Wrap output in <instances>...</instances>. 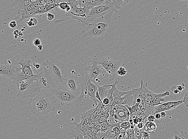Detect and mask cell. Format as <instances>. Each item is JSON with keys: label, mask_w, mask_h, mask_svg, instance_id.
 Returning <instances> with one entry per match:
<instances>
[{"label": "cell", "mask_w": 188, "mask_h": 139, "mask_svg": "<svg viewBox=\"0 0 188 139\" xmlns=\"http://www.w3.org/2000/svg\"><path fill=\"white\" fill-rule=\"evenodd\" d=\"M56 102L50 91L41 89L35 97L30 100L28 106L30 111L40 118L55 111Z\"/></svg>", "instance_id": "6da1fadb"}, {"label": "cell", "mask_w": 188, "mask_h": 139, "mask_svg": "<svg viewBox=\"0 0 188 139\" xmlns=\"http://www.w3.org/2000/svg\"><path fill=\"white\" fill-rule=\"evenodd\" d=\"M118 12L119 11L116 9L112 0H109L106 4L95 6L92 8L82 25L83 26H88L93 23L96 20L104 17L109 12L118 13Z\"/></svg>", "instance_id": "7a4b0ae2"}, {"label": "cell", "mask_w": 188, "mask_h": 139, "mask_svg": "<svg viewBox=\"0 0 188 139\" xmlns=\"http://www.w3.org/2000/svg\"><path fill=\"white\" fill-rule=\"evenodd\" d=\"M18 88L17 98L30 100L41 91L42 89L33 79L24 80L20 84Z\"/></svg>", "instance_id": "3957f363"}, {"label": "cell", "mask_w": 188, "mask_h": 139, "mask_svg": "<svg viewBox=\"0 0 188 139\" xmlns=\"http://www.w3.org/2000/svg\"><path fill=\"white\" fill-rule=\"evenodd\" d=\"M56 101H58L61 105L74 103L79 95L67 89L63 85H56L52 88L50 91Z\"/></svg>", "instance_id": "277c9868"}, {"label": "cell", "mask_w": 188, "mask_h": 139, "mask_svg": "<svg viewBox=\"0 0 188 139\" xmlns=\"http://www.w3.org/2000/svg\"><path fill=\"white\" fill-rule=\"evenodd\" d=\"M43 65L51 72L56 85H61V83H63L65 78L62 74L63 64L60 61L51 59H47L43 62Z\"/></svg>", "instance_id": "5b68a950"}, {"label": "cell", "mask_w": 188, "mask_h": 139, "mask_svg": "<svg viewBox=\"0 0 188 139\" xmlns=\"http://www.w3.org/2000/svg\"><path fill=\"white\" fill-rule=\"evenodd\" d=\"M44 71L42 72L41 77L37 82L42 89L52 88L56 86L55 81L52 77L51 72L47 68L43 67Z\"/></svg>", "instance_id": "8992f818"}, {"label": "cell", "mask_w": 188, "mask_h": 139, "mask_svg": "<svg viewBox=\"0 0 188 139\" xmlns=\"http://www.w3.org/2000/svg\"><path fill=\"white\" fill-rule=\"evenodd\" d=\"M31 59H22L19 62L18 64L21 66V69L26 77L29 79H33L36 82H38L41 77L42 72L34 74L31 67Z\"/></svg>", "instance_id": "52a82bcc"}, {"label": "cell", "mask_w": 188, "mask_h": 139, "mask_svg": "<svg viewBox=\"0 0 188 139\" xmlns=\"http://www.w3.org/2000/svg\"><path fill=\"white\" fill-rule=\"evenodd\" d=\"M114 107L115 111L114 117L118 123L129 121L130 118V113L126 106L122 104H116Z\"/></svg>", "instance_id": "ba28073f"}, {"label": "cell", "mask_w": 188, "mask_h": 139, "mask_svg": "<svg viewBox=\"0 0 188 139\" xmlns=\"http://www.w3.org/2000/svg\"><path fill=\"white\" fill-rule=\"evenodd\" d=\"M85 69L88 73L90 81L95 84L96 83V80L97 77L100 76L104 68L96 60L91 61V65L87 67Z\"/></svg>", "instance_id": "9c48e42d"}, {"label": "cell", "mask_w": 188, "mask_h": 139, "mask_svg": "<svg viewBox=\"0 0 188 139\" xmlns=\"http://www.w3.org/2000/svg\"><path fill=\"white\" fill-rule=\"evenodd\" d=\"M31 4L30 0H11V7L17 18L20 19L23 10Z\"/></svg>", "instance_id": "30bf717a"}, {"label": "cell", "mask_w": 188, "mask_h": 139, "mask_svg": "<svg viewBox=\"0 0 188 139\" xmlns=\"http://www.w3.org/2000/svg\"><path fill=\"white\" fill-rule=\"evenodd\" d=\"M21 70V67L14 65H0V75L3 77L11 80H13Z\"/></svg>", "instance_id": "8fae6325"}, {"label": "cell", "mask_w": 188, "mask_h": 139, "mask_svg": "<svg viewBox=\"0 0 188 139\" xmlns=\"http://www.w3.org/2000/svg\"><path fill=\"white\" fill-rule=\"evenodd\" d=\"M106 31L104 30H100L91 25H89L85 30L82 31L81 33L84 38L87 37H98L104 35Z\"/></svg>", "instance_id": "7c38bea8"}, {"label": "cell", "mask_w": 188, "mask_h": 139, "mask_svg": "<svg viewBox=\"0 0 188 139\" xmlns=\"http://www.w3.org/2000/svg\"><path fill=\"white\" fill-rule=\"evenodd\" d=\"M63 85L68 90L76 93L79 85V78L77 76H70L65 78Z\"/></svg>", "instance_id": "4fadbf2b"}, {"label": "cell", "mask_w": 188, "mask_h": 139, "mask_svg": "<svg viewBox=\"0 0 188 139\" xmlns=\"http://www.w3.org/2000/svg\"><path fill=\"white\" fill-rule=\"evenodd\" d=\"M98 90V87L97 85L91 81H89L85 93V98L91 99L96 106L100 102L98 99L96 98V92Z\"/></svg>", "instance_id": "5bb4252c"}, {"label": "cell", "mask_w": 188, "mask_h": 139, "mask_svg": "<svg viewBox=\"0 0 188 139\" xmlns=\"http://www.w3.org/2000/svg\"><path fill=\"white\" fill-rule=\"evenodd\" d=\"M111 58L109 57H103L102 59L100 60H97L99 64L101 65L103 68L106 71L109 76L111 74L112 69L111 64Z\"/></svg>", "instance_id": "9a60e30c"}, {"label": "cell", "mask_w": 188, "mask_h": 139, "mask_svg": "<svg viewBox=\"0 0 188 139\" xmlns=\"http://www.w3.org/2000/svg\"><path fill=\"white\" fill-rule=\"evenodd\" d=\"M111 64L112 71L109 76V81H112L115 78L117 75H118L117 71L119 68L122 66L121 61H116L112 59H111Z\"/></svg>", "instance_id": "2e32d148"}, {"label": "cell", "mask_w": 188, "mask_h": 139, "mask_svg": "<svg viewBox=\"0 0 188 139\" xmlns=\"http://www.w3.org/2000/svg\"><path fill=\"white\" fill-rule=\"evenodd\" d=\"M128 91L122 92L116 89L113 93V98L115 102L114 105L122 104L124 101V98Z\"/></svg>", "instance_id": "e0dca14e"}, {"label": "cell", "mask_w": 188, "mask_h": 139, "mask_svg": "<svg viewBox=\"0 0 188 139\" xmlns=\"http://www.w3.org/2000/svg\"><path fill=\"white\" fill-rule=\"evenodd\" d=\"M96 109V107H95L94 108L89 110L88 111L83 113L81 114V118L86 119L88 122H94L98 117V116L94 113Z\"/></svg>", "instance_id": "ac0fdd59"}, {"label": "cell", "mask_w": 188, "mask_h": 139, "mask_svg": "<svg viewBox=\"0 0 188 139\" xmlns=\"http://www.w3.org/2000/svg\"><path fill=\"white\" fill-rule=\"evenodd\" d=\"M109 24L104 19V18L102 17L96 20L93 23L90 25L96 27L100 30L107 31L109 28Z\"/></svg>", "instance_id": "d6986e66"}, {"label": "cell", "mask_w": 188, "mask_h": 139, "mask_svg": "<svg viewBox=\"0 0 188 139\" xmlns=\"http://www.w3.org/2000/svg\"><path fill=\"white\" fill-rule=\"evenodd\" d=\"M98 87V91L99 94H100L101 99H104L107 96V94L109 93V90L111 89V86L110 85H105L104 84L101 86L98 85L97 83H95Z\"/></svg>", "instance_id": "ffe728a7"}, {"label": "cell", "mask_w": 188, "mask_h": 139, "mask_svg": "<svg viewBox=\"0 0 188 139\" xmlns=\"http://www.w3.org/2000/svg\"><path fill=\"white\" fill-rule=\"evenodd\" d=\"M157 125L154 122H147L144 125L143 129L146 132L152 133L155 132L157 129Z\"/></svg>", "instance_id": "44dd1931"}, {"label": "cell", "mask_w": 188, "mask_h": 139, "mask_svg": "<svg viewBox=\"0 0 188 139\" xmlns=\"http://www.w3.org/2000/svg\"><path fill=\"white\" fill-rule=\"evenodd\" d=\"M50 12H51V10H49L45 6L37 7L33 10V15L34 16L35 15H41Z\"/></svg>", "instance_id": "7402d4cb"}, {"label": "cell", "mask_w": 188, "mask_h": 139, "mask_svg": "<svg viewBox=\"0 0 188 139\" xmlns=\"http://www.w3.org/2000/svg\"><path fill=\"white\" fill-rule=\"evenodd\" d=\"M173 139H188V133L187 131H173Z\"/></svg>", "instance_id": "603a6c76"}, {"label": "cell", "mask_w": 188, "mask_h": 139, "mask_svg": "<svg viewBox=\"0 0 188 139\" xmlns=\"http://www.w3.org/2000/svg\"><path fill=\"white\" fill-rule=\"evenodd\" d=\"M182 103H183V100H180L178 101H169V102H167L170 110L176 108L177 106H179Z\"/></svg>", "instance_id": "cb8c5ba5"}, {"label": "cell", "mask_w": 188, "mask_h": 139, "mask_svg": "<svg viewBox=\"0 0 188 139\" xmlns=\"http://www.w3.org/2000/svg\"><path fill=\"white\" fill-rule=\"evenodd\" d=\"M26 24L30 27L36 26L38 24V20L35 18L31 17L26 21Z\"/></svg>", "instance_id": "d4e9b609"}, {"label": "cell", "mask_w": 188, "mask_h": 139, "mask_svg": "<svg viewBox=\"0 0 188 139\" xmlns=\"http://www.w3.org/2000/svg\"><path fill=\"white\" fill-rule=\"evenodd\" d=\"M135 134L137 139H142L143 136V131L141 129H139L138 127L136 126L134 129Z\"/></svg>", "instance_id": "484cf974"}, {"label": "cell", "mask_w": 188, "mask_h": 139, "mask_svg": "<svg viewBox=\"0 0 188 139\" xmlns=\"http://www.w3.org/2000/svg\"><path fill=\"white\" fill-rule=\"evenodd\" d=\"M110 125L108 124L107 121L103 122L102 124V127H101V131L104 133H107V130Z\"/></svg>", "instance_id": "4316f807"}, {"label": "cell", "mask_w": 188, "mask_h": 139, "mask_svg": "<svg viewBox=\"0 0 188 139\" xmlns=\"http://www.w3.org/2000/svg\"><path fill=\"white\" fill-rule=\"evenodd\" d=\"M130 126H131V124H130L129 122H124L121 123L120 128L127 130L130 128Z\"/></svg>", "instance_id": "83f0119b"}, {"label": "cell", "mask_w": 188, "mask_h": 139, "mask_svg": "<svg viewBox=\"0 0 188 139\" xmlns=\"http://www.w3.org/2000/svg\"><path fill=\"white\" fill-rule=\"evenodd\" d=\"M127 73V71L125 69V68L123 66H121L119 68V70L117 71V74L118 75L121 76H124L126 75Z\"/></svg>", "instance_id": "f1b7e54d"}, {"label": "cell", "mask_w": 188, "mask_h": 139, "mask_svg": "<svg viewBox=\"0 0 188 139\" xmlns=\"http://www.w3.org/2000/svg\"><path fill=\"white\" fill-rule=\"evenodd\" d=\"M86 135L90 138L91 139H98L96 135L93 132H92L91 131L89 130H87L86 131Z\"/></svg>", "instance_id": "f546056e"}, {"label": "cell", "mask_w": 188, "mask_h": 139, "mask_svg": "<svg viewBox=\"0 0 188 139\" xmlns=\"http://www.w3.org/2000/svg\"><path fill=\"white\" fill-rule=\"evenodd\" d=\"M107 122L110 125H113L116 123H118L116 120L115 119L114 117H109L107 120Z\"/></svg>", "instance_id": "4dcf8cb0"}, {"label": "cell", "mask_w": 188, "mask_h": 139, "mask_svg": "<svg viewBox=\"0 0 188 139\" xmlns=\"http://www.w3.org/2000/svg\"><path fill=\"white\" fill-rule=\"evenodd\" d=\"M104 139H118V136L112 133H109Z\"/></svg>", "instance_id": "1f68e13d"}, {"label": "cell", "mask_w": 188, "mask_h": 139, "mask_svg": "<svg viewBox=\"0 0 188 139\" xmlns=\"http://www.w3.org/2000/svg\"><path fill=\"white\" fill-rule=\"evenodd\" d=\"M69 3L65 2H62L59 5V8L63 10H65L68 7Z\"/></svg>", "instance_id": "d6a6232c"}, {"label": "cell", "mask_w": 188, "mask_h": 139, "mask_svg": "<svg viewBox=\"0 0 188 139\" xmlns=\"http://www.w3.org/2000/svg\"><path fill=\"white\" fill-rule=\"evenodd\" d=\"M182 100H183L184 104L186 107H188V91L185 94L184 97Z\"/></svg>", "instance_id": "836d02e7"}, {"label": "cell", "mask_w": 188, "mask_h": 139, "mask_svg": "<svg viewBox=\"0 0 188 139\" xmlns=\"http://www.w3.org/2000/svg\"><path fill=\"white\" fill-rule=\"evenodd\" d=\"M155 122L157 123H160L162 121V118L160 114L158 113L156 114L155 115Z\"/></svg>", "instance_id": "e575fe53"}, {"label": "cell", "mask_w": 188, "mask_h": 139, "mask_svg": "<svg viewBox=\"0 0 188 139\" xmlns=\"http://www.w3.org/2000/svg\"><path fill=\"white\" fill-rule=\"evenodd\" d=\"M134 133V129L129 128V129L126 130V135L127 136H130L132 135Z\"/></svg>", "instance_id": "d590c367"}, {"label": "cell", "mask_w": 188, "mask_h": 139, "mask_svg": "<svg viewBox=\"0 0 188 139\" xmlns=\"http://www.w3.org/2000/svg\"><path fill=\"white\" fill-rule=\"evenodd\" d=\"M9 26L10 28L14 29V28H16L17 27V23L14 20L11 21L9 24Z\"/></svg>", "instance_id": "8d00e7d4"}, {"label": "cell", "mask_w": 188, "mask_h": 139, "mask_svg": "<svg viewBox=\"0 0 188 139\" xmlns=\"http://www.w3.org/2000/svg\"><path fill=\"white\" fill-rule=\"evenodd\" d=\"M47 17L48 20L50 21H53L55 19V16L50 12L47 13Z\"/></svg>", "instance_id": "74e56055"}, {"label": "cell", "mask_w": 188, "mask_h": 139, "mask_svg": "<svg viewBox=\"0 0 188 139\" xmlns=\"http://www.w3.org/2000/svg\"><path fill=\"white\" fill-rule=\"evenodd\" d=\"M143 136L142 139H149L150 138V134L149 133L146 132L145 131H143Z\"/></svg>", "instance_id": "f35d334b"}, {"label": "cell", "mask_w": 188, "mask_h": 139, "mask_svg": "<svg viewBox=\"0 0 188 139\" xmlns=\"http://www.w3.org/2000/svg\"><path fill=\"white\" fill-rule=\"evenodd\" d=\"M102 104L104 105H107L109 103V98L107 97H105L104 99H102Z\"/></svg>", "instance_id": "ab89813d"}, {"label": "cell", "mask_w": 188, "mask_h": 139, "mask_svg": "<svg viewBox=\"0 0 188 139\" xmlns=\"http://www.w3.org/2000/svg\"><path fill=\"white\" fill-rule=\"evenodd\" d=\"M97 120H98V121H99L100 123L102 124L103 122L107 121V119H106L104 116H100L98 117V119H97Z\"/></svg>", "instance_id": "60d3db41"}, {"label": "cell", "mask_w": 188, "mask_h": 139, "mask_svg": "<svg viewBox=\"0 0 188 139\" xmlns=\"http://www.w3.org/2000/svg\"><path fill=\"white\" fill-rule=\"evenodd\" d=\"M155 117L153 115H150L147 117V120L148 122H154L155 121Z\"/></svg>", "instance_id": "b9f144b4"}, {"label": "cell", "mask_w": 188, "mask_h": 139, "mask_svg": "<svg viewBox=\"0 0 188 139\" xmlns=\"http://www.w3.org/2000/svg\"><path fill=\"white\" fill-rule=\"evenodd\" d=\"M90 130L92 132H93L96 135V136L97 134L98 133L99 131H100V129L98 128V127H96V126L94 127L93 128H92Z\"/></svg>", "instance_id": "7bdbcfd3"}, {"label": "cell", "mask_w": 188, "mask_h": 139, "mask_svg": "<svg viewBox=\"0 0 188 139\" xmlns=\"http://www.w3.org/2000/svg\"><path fill=\"white\" fill-rule=\"evenodd\" d=\"M33 44H34V45L37 47L38 46L41 45V41L39 39H36L33 41Z\"/></svg>", "instance_id": "ee69618b"}, {"label": "cell", "mask_w": 188, "mask_h": 139, "mask_svg": "<svg viewBox=\"0 0 188 139\" xmlns=\"http://www.w3.org/2000/svg\"><path fill=\"white\" fill-rule=\"evenodd\" d=\"M109 115H110V116L112 117H114V116L115 115V111L114 106L112 107L109 110Z\"/></svg>", "instance_id": "f6af8a7d"}, {"label": "cell", "mask_w": 188, "mask_h": 139, "mask_svg": "<svg viewBox=\"0 0 188 139\" xmlns=\"http://www.w3.org/2000/svg\"><path fill=\"white\" fill-rule=\"evenodd\" d=\"M94 123L95 126L99 128L100 130H101V127H102V124L97 120L95 121Z\"/></svg>", "instance_id": "bcb514c9"}, {"label": "cell", "mask_w": 188, "mask_h": 139, "mask_svg": "<svg viewBox=\"0 0 188 139\" xmlns=\"http://www.w3.org/2000/svg\"><path fill=\"white\" fill-rule=\"evenodd\" d=\"M144 120L143 121V122H140V123H139V124L136 125L137 127H138L139 129H142L143 128L144 125H145V124H144Z\"/></svg>", "instance_id": "7dc6e473"}, {"label": "cell", "mask_w": 188, "mask_h": 139, "mask_svg": "<svg viewBox=\"0 0 188 139\" xmlns=\"http://www.w3.org/2000/svg\"><path fill=\"white\" fill-rule=\"evenodd\" d=\"M96 99H98L100 102L102 104V99H101V97H100V94H99L98 91H97L96 92Z\"/></svg>", "instance_id": "c3c4849f"}, {"label": "cell", "mask_w": 188, "mask_h": 139, "mask_svg": "<svg viewBox=\"0 0 188 139\" xmlns=\"http://www.w3.org/2000/svg\"><path fill=\"white\" fill-rule=\"evenodd\" d=\"M54 3V0H45V5H49V4L53 3Z\"/></svg>", "instance_id": "681fc988"}, {"label": "cell", "mask_w": 188, "mask_h": 139, "mask_svg": "<svg viewBox=\"0 0 188 139\" xmlns=\"http://www.w3.org/2000/svg\"><path fill=\"white\" fill-rule=\"evenodd\" d=\"M161 116L162 118H166V117L167 116V114L166 113L165 111L161 112L160 113Z\"/></svg>", "instance_id": "f907efd6"}, {"label": "cell", "mask_w": 188, "mask_h": 139, "mask_svg": "<svg viewBox=\"0 0 188 139\" xmlns=\"http://www.w3.org/2000/svg\"><path fill=\"white\" fill-rule=\"evenodd\" d=\"M33 66H34V68H36V69H39L40 68V65L39 64H36L35 63H33Z\"/></svg>", "instance_id": "816d5d0a"}, {"label": "cell", "mask_w": 188, "mask_h": 139, "mask_svg": "<svg viewBox=\"0 0 188 139\" xmlns=\"http://www.w3.org/2000/svg\"><path fill=\"white\" fill-rule=\"evenodd\" d=\"M176 88H177V89L179 91L180 93L182 91V90L183 89V88H182V86L181 85L177 86H176Z\"/></svg>", "instance_id": "f5cc1de1"}, {"label": "cell", "mask_w": 188, "mask_h": 139, "mask_svg": "<svg viewBox=\"0 0 188 139\" xmlns=\"http://www.w3.org/2000/svg\"><path fill=\"white\" fill-rule=\"evenodd\" d=\"M62 2V0H54V3L59 5Z\"/></svg>", "instance_id": "db71d44e"}, {"label": "cell", "mask_w": 188, "mask_h": 139, "mask_svg": "<svg viewBox=\"0 0 188 139\" xmlns=\"http://www.w3.org/2000/svg\"><path fill=\"white\" fill-rule=\"evenodd\" d=\"M37 48L39 50L42 51V50L43 48V46L41 44L40 45L38 46L37 47Z\"/></svg>", "instance_id": "11a10c76"}, {"label": "cell", "mask_w": 188, "mask_h": 139, "mask_svg": "<svg viewBox=\"0 0 188 139\" xmlns=\"http://www.w3.org/2000/svg\"><path fill=\"white\" fill-rule=\"evenodd\" d=\"M173 91V93H174L175 94L180 93L179 91H178V90L177 89V88H176V89H174V91Z\"/></svg>", "instance_id": "9f6ffc18"}, {"label": "cell", "mask_w": 188, "mask_h": 139, "mask_svg": "<svg viewBox=\"0 0 188 139\" xmlns=\"http://www.w3.org/2000/svg\"><path fill=\"white\" fill-rule=\"evenodd\" d=\"M124 4H129L130 1V0H123Z\"/></svg>", "instance_id": "6f0895ef"}, {"label": "cell", "mask_w": 188, "mask_h": 139, "mask_svg": "<svg viewBox=\"0 0 188 139\" xmlns=\"http://www.w3.org/2000/svg\"><path fill=\"white\" fill-rule=\"evenodd\" d=\"M84 139H90V138H89L87 136L85 135L84 137Z\"/></svg>", "instance_id": "680465c9"}, {"label": "cell", "mask_w": 188, "mask_h": 139, "mask_svg": "<svg viewBox=\"0 0 188 139\" xmlns=\"http://www.w3.org/2000/svg\"><path fill=\"white\" fill-rule=\"evenodd\" d=\"M178 1H185V0H178Z\"/></svg>", "instance_id": "91938a15"}]
</instances>
